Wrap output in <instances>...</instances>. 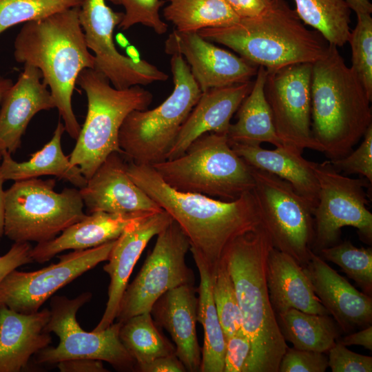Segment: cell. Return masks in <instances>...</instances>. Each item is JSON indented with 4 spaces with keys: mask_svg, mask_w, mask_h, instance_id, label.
Returning <instances> with one entry per match:
<instances>
[{
    "mask_svg": "<svg viewBox=\"0 0 372 372\" xmlns=\"http://www.w3.org/2000/svg\"><path fill=\"white\" fill-rule=\"evenodd\" d=\"M61 372H107L102 361L89 358L63 360L56 364Z\"/></svg>",
    "mask_w": 372,
    "mask_h": 372,
    "instance_id": "cell-45",
    "label": "cell"
},
{
    "mask_svg": "<svg viewBox=\"0 0 372 372\" xmlns=\"http://www.w3.org/2000/svg\"><path fill=\"white\" fill-rule=\"evenodd\" d=\"M116 240L59 255L58 262L39 270H12L0 282V307L23 313L38 311L59 289L106 261Z\"/></svg>",
    "mask_w": 372,
    "mask_h": 372,
    "instance_id": "cell-15",
    "label": "cell"
},
{
    "mask_svg": "<svg viewBox=\"0 0 372 372\" xmlns=\"http://www.w3.org/2000/svg\"><path fill=\"white\" fill-rule=\"evenodd\" d=\"M234 152L251 167L271 173L288 182L313 210L318 203L319 186L313 162L302 152L284 145L266 149L260 145L230 144Z\"/></svg>",
    "mask_w": 372,
    "mask_h": 372,
    "instance_id": "cell-27",
    "label": "cell"
},
{
    "mask_svg": "<svg viewBox=\"0 0 372 372\" xmlns=\"http://www.w3.org/2000/svg\"><path fill=\"white\" fill-rule=\"evenodd\" d=\"M114 5L123 7V18L118 28L127 30L136 24L152 28L156 34H163L168 25L160 16V9L165 0H107Z\"/></svg>",
    "mask_w": 372,
    "mask_h": 372,
    "instance_id": "cell-39",
    "label": "cell"
},
{
    "mask_svg": "<svg viewBox=\"0 0 372 372\" xmlns=\"http://www.w3.org/2000/svg\"><path fill=\"white\" fill-rule=\"evenodd\" d=\"M357 24L348 42L351 49V67L372 100V18L370 13L357 14Z\"/></svg>",
    "mask_w": 372,
    "mask_h": 372,
    "instance_id": "cell-38",
    "label": "cell"
},
{
    "mask_svg": "<svg viewBox=\"0 0 372 372\" xmlns=\"http://www.w3.org/2000/svg\"><path fill=\"white\" fill-rule=\"evenodd\" d=\"M65 131L63 123L59 121L50 141L42 149L31 154L24 162H17L6 150L3 151L0 171L5 180L14 181L54 176L81 188L87 183L80 169L71 164L61 147V137Z\"/></svg>",
    "mask_w": 372,
    "mask_h": 372,
    "instance_id": "cell-28",
    "label": "cell"
},
{
    "mask_svg": "<svg viewBox=\"0 0 372 372\" xmlns=\"http://www.w3.org/2000/svg\"><path fill=\"white\" fill-rule=\"evenodd\" d=\"M55 183L29 178L5 191V236L14 242H47L85 216L79 189L56 192Z\"/></svg>",
    "mask_w": 372,
    "mask_h": 372,
    "instance_id": "cell-9",
    "label": "cell"
},
{
    "mask_svg": "<svg viewBox=\"0 0 372 372\" xmlns=\"http://www.w3.org/2000/svg\"><path fill=\"white\" fill-rule=\"evenodd\" d=\"M344 346L360 345L365 349L372 350V326L369 325L355 333H350L342 339L338 340Z\"/></svg>",
    "mask_w": 372,
    "mask_h": 372,
    "instance_id": "cell-48",
    "label": "cell"
},
{
    "mask_svg": "<svg viewBox=\"0 0 372 372\" xmlns=\"http://www.w3.org/2000/svg\"><path fill=\"white\" fill-rule=\"evenodd\" d=\"M2 154H3V150L0 148V161H1V158H2Z\"/></svg>",
    "mask_w": 372,
    "mask_h": 372,
    "instance_id": "cell-52",
    "label": "cell"
},
{
    "mask_svg": "<svg viewBox=\"0 0 372 372\" xmlns=\"http://www.w3.org/2000/svg\"><path fill=\"white\" fill-rule=\"evenodd\" d=\"M211 278L214 304L227 339L242 331V321L234 282L224 256Z\"/></svg>",
    "mask_w": 372,
    "mask_h": 372,
    "instance_id": "cell-36",
    "label": "cell"
},
{
    "mask_svg": "<svg viewBox=\"0 0 372 372\" xmlns=\"http://www.w3.org/2000/svg\"><path fill=\"white\" fill-rule=\"evenodd\" d=\"M165 52L181 55L202 92L251 81L258 66L215 45L196 32L174 30L165 43Z\"/></svg>",
    "mask_w": 372,
    "mask_h": 372,
    "instance_id": "cell-17",
    "label": "cell"
},
{
    "mask_svg": "<svg viewBox=\"0 0 372 372\" xmlns=\"http://www.w3.org/2000/svg\"><path fill=\"white\" fill-rule=\"evenodd\" d=\"M311 70L312 63H300L267 71L264 93L282 144L322 152L311 132Z\"/></svg>",
    "mask_w": 372,
    "mask_h": 372,
    "instance_id": "cell-16",
    "label": "cell"
},
{
    "mask_svg": "<svg viewBox=\"0 0 372 372\" xmlns=\"http://www.w3.org/2000/svg\"><path fill=\"white\" fill-rule=\"evenodd\" d=\"M172 220L164 210L153 213L131 224L116 240L107 258L108 262L103 266L110 278L106 307L93 331H102L116 320L123 294L142 252L149 240Z\"/></svg>",
    "mask_w": 372,
    "mask_h": 372,
    "instance_id": "cell-18",
    "label": "cell"
},
{
    "mask_svg": "<svg viewBox=\"0 0 372 372\" xmlns=\"http://www.w3.org/2000/svg\"><path fill=\"white\" fill-rule=\"evenodd\" d=\"M170 66L172 94L152 110L131 112L120 128L121 153L136 164L152 165L167 160L183 124L202 94L181 55H172Z\"/></svg>",
    "mask_w": 372,
    "mask_h": 372,
    "instance_id": "cell-8",
    "label": "cell"
},
{
    "mask_svg": "<svg viewBox=\"0 0 372 372\" xmlns=\"http://www.w3.org/2000/svg\"><path fill=\"white\" fill-rule=\"evenodd\" d=\"M29 242H14L9 251L0 256V282L12 270L32 262Z\"/></svg>",
    "mask_w": 372,
    "mask_h": 372,
    "instance_id": "cell-44",
    "label": "cell"
},
{
    "mask_svg": "<svg viewBox=\"0 0 372 372\" xmlns=\"http://www.w3.org/2000/svg\"><path fill=\"white\" fill-rule=\"evenodd\" d=\"M328 352V367L332 372L372 371V357L353 352L338 341Z\"/></svg>",
    "mask_w": 372,
    "mask_h": 372,
    "instance_id": "cell-42",
    "label": "cell"
},
{
    "mask_svg": "<svg viewBox=\"0 0 372 372\" xmlns=\"http://www.w3.org/2000/svg\"><path fill=\"white\" fill-rule=\"evenodd\" d=\"M141 372H185L182 362L175 353L161 356L138 369Z\"/></svg>",
    "mask_w": 372,
    "mask_h": 372,
    "instance_id": "cell-46",
    "label": "cell"
},
{
    "mask_svg": "<svg viewBox=\"0 0 372 372\" xmlns=\"http://www.w3.org/2000/svg\"><path fill=\"white\" fill-rule=\"evenodd\" d=\"M194 285H184L162 295L150 311L156 325L175 344V354L187 371H200L201 350L196 333L198 297Z\"/></svg>",
    "mask_w": 372,
    "mask_h": 372,
    "instance_id": "cell-22",
    "label": "cell"
},
{
    "mask_svg": "<svg viewBox=\"0 0 372 372\" xmlns=\"http://www.w3.org/2000/svg\"><path fill=\"white\" fill-rule=\"evenodd\" d=\"M254 81L214 87L202 92L183 124L167 160L183 154L190 144L207 133L227 134L230 121L252 89Z\"/></svg>",
    "mask_w": 372,
    "mask_h": 372,
    "instance_id": "cell-23",
    "label": "cell"
},
{
    "mask_svg": "<svg viewBox=\"0 0 372 372\" xmlns=\"http://www.w3.org/2000/svg\"><path fill=\"white\" fill-rule=\"evenodd\" d=\"M189 240L174 220L158 235L152 251L134 280L127 285L116 320L150 312L155 302L167 291L184 285H194L192 270L186 263Z\"/></svg>",
    "mask_w": 372,
    "mask_h": 372,
    "instance_id": "cell-13",
    "label": "cell"
},
{
    "mask_svg": "<svg viewBox=\"0 0 372 372\" xmlns=\"http://www.w3.org/2000/svg\"><path fill=\"white\" fill-rule=\"evenodd\" d=\"M123 15L112 10L105 0H84L80 6L79 21L87 46L94 52V69L118 90L167 81V74L154 65L133 59L116 50L113 34Z\"/></svg>",
    "mask_w": 372,
    "mask_h": 372,
    "instance_id": "cell-14",
    "label": "cell"
},
{
    "mask_svg": "<svg viewBox=\"0 0 372 372\" xmlns=\"http://www.w3.org/2000/svg\"><path fill=\"white\" fill-rule=\"evenodd\" d=\"M273 247L267 229L256 230L233 240L225 249L240 311L242 330L251 343L244 372H278L288 345L270 303L266 262Z\"/></svg>",
    "mask_w": 372,
    "mask_h": 372,
    "instance_id": "cell-3",
    "label": "cell"
},
{
    "mask_svg": "<svg viewBox=\"0 0 372 372\" xmlns=\"http://www.w3.org/2000/svg\"><path fill=\"white\" fill-rule=\"evenodd\" d=\"M76 83L86 94L87 112L69 158L87 180L112 152L121 153L118 133L123 121L134 110H146L153 95L141 85L116 89L91 68L81 72Z\"/></svg>",
    "mask_w": 372,
    "mask_h": 372,
    "instance_id": "cell-7",
    "label": "cell"
},
{
    "mask_svg": "<svg viewBox=\"0 0 372 372\" xmlns=\"http://www.w3.org/2000/svg\"><path fill=\"white\" fill-rule=\"evenodd\" d=\"M155 212L90 213L54 238L37 243L32 248L30 256L33 261L43 263L65 250H83L99 246L117 239L131 224Z\"/></svg>",
    "mask_w": 372,
    "mask_h": 372,
    "instance_id": "cell-25",
    "label": "cell"
},
{
    "mask_svg": "<svg viewBox=\"0 0 372 372\" xmlns=\"http://www.w3.org/2000/svg\"><path fill=\"white\" fill-rule=\"evenodd\" d=\"M132 181L167 212L187 236L191 252L198 254L214 271L228 245L262 225L253 191L225 201L205 195L177 191L149 165L127 163Z\"/></svg>",
    "mask_w": 372,
    "mask_h": 372,
    "instance_id": "cell-1",
    "label": "cell"
},
{
    "mask_svg": "<svg viewBox=\"0 0 372 372\" xmlns=\"http://www.w3.org/2000/svg\"><path fill=\"white\" fill-rule=\"evenodd\" d=\"M41 79L38 68L23 65V72L4 95L0 109V148L3 151L15 152L32 117L40 111L55 108L50 91Z\"/></svg>",
    "mask_w": 372,
    "mask_h": 372,
    "instance_id": "cell-21",
    "label": "cell"
},
{
    "mask_svg": "<svg viewBox=\"0 0 372 372\" xmlns=\"http://www.w3.org/2000/svg\"><path fill=\"white\" fill-rule=\"evenodd\" d=\"M91 298L90 292H83L74 298L63 296L52 298L45 330L55 333L59 343L39 351L35 359L37 364H55L66 360L89 358L107 362L120 371L136 369L134 360L119 338L121 322H113L102 331L90 332L78 323L77 311Z\"/></svg>",
    "mask_w": 372,
    "mask_h": 372,
    "instance_id": "cell-10",
    "label": "cell"
},
{
    "mask_svg": "<svg viewBox=\"0 0 372 372\" xmlns=\"http://www.w3.org/2000/svg\"><path fill=\"white\" fill-rule=\"evenodd\" d=\"M271 0H225L233 11L240 18L255 17L261 13Z\"/></svg>",
    "mask_w": 372,
    "mask_h": 372,
    "instance_id": "cell-47",
    "label": "cell"
},
{
    "mask_svg": "<svg viewBox=\"0 0 372 372\" xmlns=\"http://www.w3.org/2000/svg\"><path fill=\"white\" fill-rule=\"evenodd\" d=\"M371 99L338 47L312 63L311 132L330 161L349 154L372 125Z\"/></svg>",
    "mask_w": 372,
    "mask_h": 372,
    "instance_id": "cell-4",
    "label": "cell"
},
{
    "mask_svg": "<svg viewBox=\"0 0 372 372\" xmlns=\"http://www.w3.org/2000/svg\"><path fill=\"white\" fill-rule=\"evenodd\" d=\"M6 180L3 178L0 171V240L4 235L5 224V191L3 190V183Z\"/></svg>",
    "mask_w": 372,
    "mask_h": 372,
    "instance_id": "cell-50",
    "label": "cell"
},
{
    "mask_svg": "<svg viewBox=\"0 0 372 372\" xmlns=\"http://www.w3.org/2000/svg\"><path fill=\"white\" fill-rule=\"evenodd\" d=\"M84 0H0V34L21 23L79 7Z\"/></svg>",
    "mask_w": 372,
    "mask_h": 372,
    "instance_id": "cell-37",
    "label": "cell"
},
{
    "mask_svg": "<svg viewBox=\"0 0 372 372\" xmlns=\"http://www.w3.org/2000/svg\"><path fill=\"white\" fill-rule=\"evenodd\" d=\"M90 213L158 212L163 209L137 186L127 174V163L112 152L79 189Z\"/></svg>",
    "mask_w": 372,
    "mask_h": 372,
    "instance_id": "cell-19",
    "label": "cell"
},
{
    "mask_svg": "<svg viewBox=\"0 0 372 372\" xmlns=\"http://www.w3.org/2000/svg\"><path fill=\"white\" fill-rule=\"evenodd\" d=\"M12 81L9 79H3L0 77V105L8 90L12 85Z\"/></svg>",
    "mask_w": 372,
    "mask_h": 372,
    "instance_id": "cell-51",
    "label": "cell"
},
{
    "mask_svg": "<svg viewBox=\"0 0 372 372\" xmlns=\"http://www.w3.org/2000/svg\"><path fill=\"white\" fill-rule=\"evenodd\" d=\"M266 282L276 315L290 309L329 315L315 294L303 267L293 257L273 247L267 258Z\"/></svg>",
    "mask_w": 372,
    "mask_h": 372,
    "instance_id": "cell-26",
    "label": "cell"
},
{
    "mask_svg": "<svg viewBox=\"0 0 372 372\" xmlns=\"http://www.w3.org/2000/svg\"><path fill=\"white\" fill-rule=\"evenodd\" d=\"M297 15L329 44L342 47L351 34V8L346 0H293Z\"/></svg>",
    "mask_w": 372,
    "mask_h": 372,
    "instance_id": "cell-33",
    "label": "cell"
},
{
    "mask_svg": "<svg viewBox=\"0 0 372 372\" xmlns=\"http://www.w3.org/2000/svg\"><path fill=\"white\" fill-rule=\"evenodd\" d=\"M335 169L345 174H358L372 183V125L366 130L359 147L347 156L330 161Z\"/></svg>",
    "mask_w": 372,
    "mask_h": 372,
    "instance_id": "cell-40",
    "label": "cell"
},
{
    "mask_svg": "<svg viewBox=\"0 0 372 372\" xmlns=\"http://www.w3.org/2000/svg\"><path fill=\"white\" fill-rule=\"evenodd\" d=\"M251 343L242 330L226 339L223 372H244Z\"/></svg>",
    "mask_w": 372,
    "mask_h": 372,
    "instance_id": "cell-43",
    "label": "cell"
},
{
    "mask_svg": "<svg viewBox=\"0 0 372 372\" xmlns=\"http://www.w3.org/2000/svg\"><path fill=\"white\" fill-rule=\"evenodd\" d=\"M120 340L136 362V369L157 358L175 353V347L160 332L150 312L122 322Z\"/></svg>",
    "mask_w": 372,
    "mask_h": 372,
    "instance_id": "cell-34",
    "label": "cell"
},
{
    "mask_svg": "<svg viewBox=\"0 0 372 372\" xmlns=\"http://www.w3.org/2000/svg\"><path fill=\"white\" fill-rule=\"evenodd\" d=\"M79 7L66 9L43 19L28 21L14 42L15 60L38 68L49 87L65 131L77 139L81 125L72 106V96L82 70L94 68L79 21Z\"/></svg>",
    "mask_w": 372,
    "mask_h": 372,
    "instance_id": "cell-2",
    "label": "cell"
},
{
    "mask_svg": "<svg viewBox=\"0 0 372 372\" xmlns=\"http://www.w3.org/2000/svg\"><path fill=\"white\" fill-rule=\"evenodd\" d=\"M50 311L32 313L0 307V372H19L27 367L32 356L51 343L45 330Z\"/></svg>",
    "mask_w": 372,
    "mask_h": 372,
    "instance_id": "cell-24",
    "label": "cell"
},
{
    "mask_svg": "<svg viewBox=\"0 0 372 372\" xmlns=\"http://www.w3.org/2000/svg\"><path fill=\"white\" fill-rule=\"evenodd\" d=\"M351 10L355 14L372 12V5L369 0H346Z\"/></svg>",
    "mask_w": 372,
    "mask_h": 372,
    "instance_id": "cell-49",
    "label": "cell"
},
{
    "mask_svg": "<svg viewBox=\"0 0 372 372\" xmlns=\"http://www.w3.org/2000/svg\"><path fill=\"white\" fill-rule=\"evenodd\" d=\"M173 189L231 201L252 192L251 167L231 147L226 134L207 133L181 156L151 165Z\"/></svg>",
    "mask_w": 372,
    "mask_h": 372,
    "instance_id": "cell-6",
    "label": "cell"
},
{
    "mask_svg": "<svg viewBox=\"0 0 372 372\" xmlns=\"http://www.w3.org/2000/svg\"><path fill=\"white\" fill-rule=\"evenodd\" d=\"M276 318L285 340L296 349L325 353L340 336V329L329 314L290 309Z\"/></svg>",
    "mask_w": 372,
    "mask_h": 372,
    "instance_id": "cell-31",
    "label": "cell"
},
{
    "mask_svg": "<svg viewBox=\"0 0 372 372\" xmlns=\"http://www.w3.org/2000/svg\"><path fill=\"white\" fill-rule=\"evenodd\" d=\"M163 16L180 32L229 26L240 19L225 0H169Z\"/></svg>",
    "mask_w": 372,
    "mask_h": 372,
    "instance_id": "cell-32",
    "label": "cell"
},
{
    "mask_svg": "<svg viewBox=\"0 0 372 372\" xmlns=\"http://www.w3.org/2000/svg\"><path fill=\"white\" fill-rule=\"evenodd\" d=\"M302 267L315 294L340 330L349 333L371 325V296L355 288L312 250Z\"/></svg>",
    "mask_w": 372,
    "mask_h": 372,
    "instance_id": "cell-20",
    "label": "cell"
},
{
    "mask_svg": "<svg viewBox=\"0 0 372 372\" xmlns=\"http://www.w3.org/2000/svg\"><path fill=\"white\" fill-rule=\"evenodd\" d=\"M328 368V357L324 353L287 348L278 372H324Z\"/></svg>",
    "mask_w": 372,
    "mask_h": 372,
    "instance_id": "cell-41",
    "label": "cell"
},
{
    "mask_svg": "<svg viewBox=\"0 0 372 372\" xmlns=\"http://www.w3.org/2000/svg\"><path fill=\"white\" fill-rule=\"evenodd\" d=\"M251 171L255 181L253 193L273 247L304 267L314 238L311 208L288 182L252 167Z\"/></svg>",
    "mask_w": 372,
    "mask_h": 372,
    "instance_id": "cell-12",
    "label": "cell"
},
{
    "mask_svg": "<svg viewBox=\"0 0 372 372\" xmlns=\"http://www.w3.org/2000/svg\"><path fill=\"white\" fill-rule=\"evenodd\" d=\"M319 192L312 210L314 238L311 250L316 253L338 243L344 227L358 230L360 240L372 243V214L364 189L367 180L353 178L337 171L330 161L313 162Z\"/></svg>",
    "mask_w": 372,
    "mask_h": 372,
    "instance_id": "cell-11",
    "label": "cell"
},
{
    "mask_svg": "<svg viewBox=\"0 0 372 372\" xmlns=\"http://www.w3.org/2000/svg\"><path fill=\"white\" fill-rule=\"evenodd\" d=\"M253 87L237 110V121L230 125L227 136L229 144L283 145L273 123L271 109L264 93L267 70L259 66Z\"/></svg>",
    "mask_w": 372,
    "mask_h": 372,
    "instance_id": "cell-29",
    "label": "cell"
},
{
    "mask_svg": "<svg viewBox=\"0 0 372 372\" xmlns=\"http://www.w3.org/2000/svg\"><path fill=\"white\" fill-rule=\"evenodd\" d=\"M197 32L207 41L231 48L267 72L295 63H313L326 54L329 46L318 31L306 27L286 0H271L255 17Z\"/></svg>",
    "mask_w": 372,
    "mask_h": 372,
    "instance_id": "cell-5",
    "label": "cell"
},
{
    "mask_svg": "<svg viewBox=\"0 0 372 372\" xmlns=\"http://www.w3.org/2000/svg\"><path fill=\"white\" fill-rule=\"evenodd\" d=\"M324 260L339 266L369 296L372 294V249L357 247L349 240L321 249Z\"/></svg>",
    "mask_w": 372,
    "mask_h": 372,
    "instance_id": "cell-35",
    "label": "cell"
},
{
    "mask_svg": "<svg viewBox=\"0 0 372 372\" xmlns=\"http://www.w3.org/2000/svg\"><path fill=\"white\" fill-rule=\"evenodd\" d=\"M200 277L197 322L203 327L200 372H223L226 338L214 304L211 272L201 256L192 252Z\"/></svg>",
    "mask_w": 372,
    "mask_h": 372,
    "instance_id": "cell-30",
    "label": "cell"
}]
</instances>
